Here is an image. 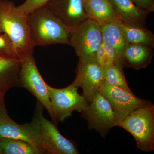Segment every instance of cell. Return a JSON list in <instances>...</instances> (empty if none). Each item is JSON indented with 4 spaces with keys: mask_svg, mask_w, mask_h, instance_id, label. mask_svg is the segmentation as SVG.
I'll return each mask as SVG.
<instances>
[{
    "mask_svg": "<svg viewBox=\"0 0 154 154\" xmlns=\"http://www.w3.org/2000/svg\"><path fill=\"white\" fill-rule=\"evenodd\" d=\"M27 20L33 46L70 44L72 30L45 5L30 12Z\"/></svg>",
    "mask_w": 154,
    "mask_h": 154,
    "instance_id": "cell-1",
    "label": "cell"
},
{
    "mask_svg": "<svg viewBox=\"0 0 154 154\" xmlns=\"http://www.w3.org/2000/svg\"><path fill=\"white\" fill-rule=\"evenodd\" d=\"M44 108L37 101L34 116L29 123L38 149L43 154H79L75 144L60 133L56 125L44 117Z\"/></svg>",
    "mask_w": 154,
    "mask_h": 154,
    "instance_id": "cell-2",
    "label": "cell"
},
{
    "mask_svg": "<svg viewBox=\"0 0 154 154\" xmlns=\"http://www.w3.org/2000/svg\"><path fill=\"white\" fill-rule=\"evenodd\" d=\"M27 16L19 11L12 1L0 0V33L10 38L21 60L33 54L34 51Z\"/></svg>",
    "mask_w": 154,
    "mask_h": 154,
    "instance_id": "cell-3",
    "label": "cell"
},
{
    "mask_svg": "<svg viewBox=\"0 0 154 154\" xmlns=\"http://www.w3.org/2000/svg\"><path fill=\"white\" fill-rule=\"evenodd\" d=\"M118 126L132 135L138 148L149 152L154 150V105L152 102L132 110Z\"/></svg>",
    "mask_w": 154,
    "mask_h": 154,
    "instance_id": "cell-4",
    "label": "cell"
},
{
    "mask_svg": "<svg viewBox=\"0 0 154 154\" xmlns=\"http://www.w3.org/2000/svg\"><path fill=\"white\" fill-rule=\"evenodd\" d=\"M103 43L101 26L88 19L72 32L69 45L75 51L79 61L96 62L97 51Z\"/></svg>",
    "mask_w": 154,
    "mask_h": 154,
    "instance_id": "cell-5",
    "label": "cell"
},
{
    "mask_svg": "<svg viewBox=\"0 0 154 154\" xmlns=\"http://www.w3.org/2000/svg\"><path fill=\"white\" fill-rule=\"evenodd\" d=\"M47 88L57 122H63L71 116L74 111L82 113L89 103L82 95L79 94V88L72 84L61 89L52 88L47 84Z\"/></svg>",
    "mask_w": 154,
    "mask_h": 154,
    "instance_id": "cell-6",
    "label": "cell"
},
{
    "mask_svg": "<svg viewBox=\"0 0 154 154\" xmlns=\"http://www.w3.org/2000/svg\"><path fill=\"white\" fill-rule=\"evenodd\" d=\"M21 87L25 88L47 110L52 119V122L57 124L53 111L48 91L47 84L43 80L33 57V54L21 60L20 72Z\"/></svg>",
    "mask_w": 154,
    "mask_h": 154,
    "instance_id": "cell-7",
    "label": "cell"
},
{
    "mask_svg": "<svg viewBox=\"0 0 154 154\" xmlns=\"http://www.w3.org/2000/svg\"><path fill=\"white\" fill-rule=\"evenodd\" d=\"M82 117L87 120L88 128L96 131L102 137H105L112 128L118 125L111 105L99 92L83 110Z\"/></svg>",
    "mask_w": 154,
    "mask_h": 154,
    "instance_id": "cell-8",
    "label": "cell"
},
{
    "mask_svg": "<svg viewBox=\"0 0 154 154\" xmlns=\"http://www.w3.org/2000/svg\"><path fill=\"white\" fill-rule=\"evenodd\" d=\"M99 92L110 103L116 115L118 125L132 110L151 102L139 98L131 91H127L105 82L101 86Z\"/></svg>",
    "mask_w": 154,
    "mask_h": 154,
    "instance_id": "cell-9",
    "label": "cell"
},
{
    "mask_svg": "<svg viewBox=\"0 0 154 154\" xmlns=\"http://www.w3.org/2000/svg\"><path fill=\"white\" fill-rule=\"evenodd\" d=\"M73 85L82 88V96L88 103L94 99L105 82V68L96 62L79 61Z\"/></svg>",
    "mask_w": 154,
    "mask_h": 154,
    "instance_id": "cell-10",
    "label": "cell"
},
{
    "mask_svg": "<svg viewBox=\"0 0 154 154\" xmlns=\"http://www.w3.org/2000/svg\"><path fill=\"white\" fill-rule=\"evenodd\" d=\"M46 5L71 30L89 19L84 0H51Z\"/></svg>",
    "mask_w": 154,
    "mask_h": 154,
    "instance_id": "cell-11",
    "label": "cell"
},
{
    "mask_svg": "<svg viewBox=\"0 0 154 154\" xmlns=\"http://www.w3.org/2000/svg\"><path fill=\"white\" fill-rule=\"evenodd\" d=\"M153 48L142 45L128 44L122 53L119 66L138 70L146 68L151 63Z\"/></svg>",
    "mask_w": 154,
    "mask_h": 154,
    "instance_id": "cell-12",
    "label": "cell"
},
{
    "mask_svg": "<svg viewBox=\"0 0 154 154\" xmlns=\"http://www.w3.org/2000/svg\"><path fill=\"white\" fill-rule=\"evenodd\" d=\"M21 60L0 56V95L5 96L11 88L21 87Z\"/></svg>",
    "mask_w": 154,
    "mask_h": 154,
    "instance_id": "cell-13",
    "label": "cell"
},
{
    "mask_svg": "<svg viewBox=\"0 0 154 154\" xmlns=\"http://www.w3.org/2000/svg\"><path fill=\"white\" fill-rule=\"evenodd\" d=\"M88 18L101 26L113 23L122 22L108 0H84Z\"/></svg>",
    "mask_w": 154,
    "mask_h": 154,
    "instance_id": "cell-14",
    "label": "cell"
},
{
    "mask_svg": "<svg viewBox=\"0 0 154 154\" xmlns=\"http://www.w3.org/2000/svg\"><path fill=\"white\" fill-rule=\"evenodd\" d=\"M123 23L146 26L149 13L136 5L131 0H108Z\"/></svg>",
    "mask_w": 154,
    "mask_h": 154,
    "instance_id": "cell-15",
    "label": "cell"
},
{
    "mask_svg": "<svg viewBox=\"0 0 154 154\" xmlns=\"http://www.w3.org/2000/svg\"><path fill=\"white\" fill-rule=\"evenodd\" d=\"M9 138L25 141L38 148L29 123H16L7 114L0 118V139Z\"/></svg>",
    "mask_w": 154,
    "mask_h": 154,
    "instance_id": "cell-16",
    "label": "cell"
},
{
    "mask_svg": "<svg viewBox=\"0 0 154 154\" xmlns=\"http://www.w3.org/2000/svg\"><path fill=\"white\" fill-rule=\"evenodd\" d=\"M121 23L113 22L101 26L103 42L109 43L115 48L118 54L119 66L121 56L128 45Z\"/></svg>",
    "mask_w": 154,
    "mask_h": 154,
    "instance_id": "cell-17",
    "label": "cell"
},
{
    "mask_svg": "<svg viewBox=\"0 0 154 154\" xmlns=\"http://www.w3.org/2000/svg\"><path fill=\"white\" fill-rule=\"evenodd\" d=\"M121 25L128 44L142 45L154 48V34L146 26L123 22Z\"/></svg>",
    "mask_w": 154,
    "mask_h": 154,
    "instance_id": "cell-18",
    "label": "cell"
},
{
    "mask_svg": "<svg viewBox=\"0 0 154 154\" xmlns=\"http://www.w3.org/2000/svg\"><path fill=\"white\" fill-rule=\"evenodd\" d=\"M40 150L25 141L0 139V154H42Z\"/></svg>",
    "mask_w": 154,
    "mask_h": 154,
    "instance_id": "cell-19",
    "label": "cell"
},
{
    "mask_svg": "<svg viewBox=\"0 0 154 154\" xmlns=\"http://www.w3.org/2000/svg\"><path fill=\"white\" fill-rule=\"evenodd\" d=\"M122 69L119 66L114 64L106 67L105 68V82L127 91H131L126 82Z\"/></svg>",
    "mask_w": 154,
    "mask_h": 154,
    "instance_id": "cell-20",
    "label": "cell"
},
{
    "mask_svg": "<svg viewBox=\"0 0 154 154\" xmlns=\"http://www.w3.org/2000/svg\"><path fill=\"white\" fill-rule=\"evenodd\" d=\"M0 56L21 60L11 39L4 33H0Z\"/></svg>",
    "mask_w": 154,
    "mask_h": 154,
    "instance_id": "cell-21",
    "label": "cell"
},
{
    "mask_svg": "<svg viewBox=\"0 0 154 154\" xmlns=\"http://www.w3.org/2000/svg\"><path fill=\"white\" fill-rule=\"evenodd\" d=\"M51 0H25L23 4L17 6V9L20 12L28 15L34 10L45 5Z\"/></svg>",
    "mask_w": 154,
    "mask_h": 154,
    "instance_id": "cell-22",
    "label": "cell"
},
{
    "mask_svg": "<svg viewBox=\"0 0 154 154\" xmlns=\"http://www.w3.org/2000/svg\"><path fill=\"white\" fill-rule=\"evenodd\" d=\"M102 45L106 51L109 61V65L114 64L119 66L118 54L115 48L112 45L107 42H103Z\"/></svg>",
    "mask_w": 154,
    "mask_h": 154,
    "instance_id": "cell-23",
    "label": "cell"
},
{
    "mask_svg": "<svg viewBox=\"0 0 154 154\" xmlns=\"http://www.w3.org/2000/svg\"><path fill=\"white\" fill-rule=\"evenodd\" d=\"M96 62L98 63L104 68L109 65L107 54L102 44L99 48L96 53Z\"/></svg>",
    "mask_w": 154,
    "mask_h": 154,
    "instance_id": "cell-24",
    "label": "cell"
},
{
    "mask_svg": "<svg viewBox=\"0 0 154 154\" xmlns=\"http://www.w3.org/2000/svg\"><path fill=\"white\" fill-rule=\"evenodd\" d=\"M136 5L149 13L154 11V0H131Z\"/></svg>",
    "mask_w": 154,
    "mask_h": 154,
    "instance_id": "cell-25",
    "label": "cell"
},
{
    "mask_svg": "<svg viewBox=\"0 0 154 154\" xmlns=\"http://www.w3.org/2000/svg\"><path fill=\"white\" fill-rule=\"evenodd\" d=\"M5 104V96L0 95V118L8 114Z\"/></svg>",
    "mask_w": 154,
    "mask_h": 154,
    "instance_id": "cell-26",
    "label": "cell"
}]
</instances>
